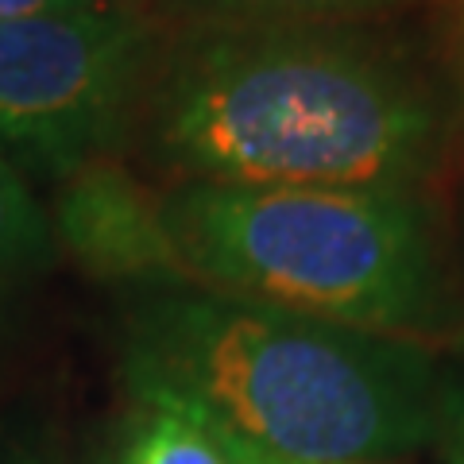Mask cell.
Segmentation results:
<instances>
[{
    "mask_svg": "<svg viewBox=\"0 0 464 464\" xmlns=\"http://www.w3.org/2000/svg\"><path fill=\"white\" fill-rule=\"evenodd\" d=\"M159 151L186 182L411 190L441 143L430 90L337 24L198 27L167 63Z\"/></svg>",
    "mask_w": 464,
    "mask_h": 464,
    "instance_id": "obj_1",
    "label": "cell"
},
{
    "mask_svg": "<svg viewBox=\"0 0 464 464\" xmlns=\"http://www.w3.org/2000/svg\"><path fill=\"white\" fill-rule=\"evenodd\" d=\"M438 375L418 341L186 283L155 286L124 325L132 399L186 402L290 464H375L426 445Z\"/></svg>",
    "mask_w": 464,
    "mask_h": 464,
    "instance_id": "obj_2",
    "label": "cell"
},
{
    "mask_svg": "<svg viewBox=\"0 0 464 464\" xmlns=\"http://www.w3.org/2000/svg\"><path fill=\"white\" fill-rule=\"evenodd\" d=\"M159 213L186 286L406 341L438 322V256L411 190L182 182Z\"/></svg>",
    "mask_w": 464,
    "mask_h": 464,
    "instance_id": "obj_3",
    "label": "cell"
},
{
    "mask_svg": "<svg viewBox=\"0 0 464 464\" xmlns=\"http://www.w3.org/2000/svg\"><path fill=\"white\" fill-rule=\"evenodd\" d=\"M151 32L128 12L0 24V143L58 174L90 163L132 101Z\"/></svg>",
    "mask_w": 464,
    "mask_h": 464,
    "instance_id": "obj_4",
    "label": "cell"
},
{
    "mask_svg": "<svg viewBox=\"0 0 464 464\" xmlns=\"http://www.w3.org/2000/svg\"><path fill=\"white\" fill-rule=\"evenodd\" d=\"M54 221L63 248L93 275L182 286L179 259L159 213V194L143 190L132 174L109 163H82L66 174Z\"/></svg>",
    "mask_w": 464,
    "mask_h": 464,
    "instance_id": "obj_5",
    "label": "cell"
},
{
    "mask_svg": "<svg viewBox=\"0 0 464 464\" xmlns=\"http://www.w3.org/2000/svg\"><path fill=\"white\" fill-rule=\"evenodd\" d=\"M116 464H240V445L194 406L143 395L124 422Z\"/></svg>",
    "mask_w": 464,
    "mask_h": 464,
    "instance_id": "obj_6",
    "label": "cell"
},
{
    "mask_svg": "<svg viewBox=\"0 0 464 464\" xmlns=\"http://www.w3.org/2000/svg\"><path fill=\"white\" fill-rule=\"evenodd\" d=\"M54 228L35 194L0 155V295L51 264Z\"/></svg>",
    "mask_w": 464,
    "mask_h": 464,
    "instance_id": "obj_7",
    "label": "cell"
},
{
    "mask_svg": "<svg viewBox=\"0 0 464 464\" xmlns=\"http://www.w3.org/2000/svg\"><path fill=\"white\" fill-rule=\"evenodd\" d=\"M194 27H248V24H341L391 8L399 0H163Z\"/></svg>",
    "mask_w": 464,
    "mask_h": 464,
    "instance_id": "obj_8",
    "label": "cell"
},
{
    "mask_svg": "<svg viewBox=\"0 0 464 464\" xmlns=\"http://www.w3.org/2000/svg\"><path fill=\"white\" fill-rule=\"evenodd\" d=\"M445 464H464V372H441L433 391L430 441Z\"/></svg>",
    "mask_w": 464,
    "mask_h": 464,
    "instance_id": "obj_9",
    "label": "cell"
},
{
    "mask_svg": "<svg viewBox=\"0 0 464 464\" xmlns=\"http://www.w3.org/2000/svg\"><path fill=\"white\" fill-rule=\"evenodd\" d=\"M90 0H0V24L8 20H35V16H63V12H85Z\"/></svg>",
    "mask_w": 464,
    "mask_h": 464,
    "instance_id": "obj_10",
    "label": "cell"
},
{
    "mask_svg": "<svg viewBox=\"0 0 464 464\" xmlns=\"http://www.w3.org/2000/svg\"><path fill=\"white\" fill-rule=\"evenodd\" d=\"M93 8H105V12H128V16H140L151 0H90Z\"/></svg>",
    "mask_w": 464,
    "mask_h": 464,
    "instance_id": "obj_11",
    "label": "cell"
},
{
    "mask_svg": "<svg viewBox=\"0 0 464 464\" xmlns=\"http://www.w3.org/2000/svg\"><path fill=\"white\" fill-rule=\"evenodd\" d=\"M237 445H240V464H290V460H275L267 453H259V449L244 445V441H237Z\"/></svg>",
    "mask_w": 464,
    "mask_h": 464,
    "instance_id": "obj_12",
    "label": "cell"
},
{
    "mask_svg": "<svg viewBox=\"0 0 464 464\" xmlns=\"http://www.w3.org/2000/svg\"><path fill=\"white\" fill-rule=\"evenodd\" d=\"M457 32H460V51H464V0H460V12H457Z\"/></svg>",
    "mask_w": 464,
    "mask_h": 464,
    "instance_id": "obj_13",
    "label": "cell"
},
{
    "mask_svg": "<svg viewBox=\"0 0 464 464\" xmlns=\"http://www.w3.org/2000/svg\"><path fill=\"white\" fill-rule=\"evenodd\" d=\"M20 464H32V460H20Z\"/></svg>",
    "mask_w": 464,
    "mask_h": 464,
    "instance_id": "obj_14",
    "label": "cell"
},
{
    "mask_svg": "<svg viewBox=\"0 0 464 464\" xmlns=\"http://www.w3.org/2000/svg\"><path fill=\"white\" fill-rule=\"evenodd\" d=\"M0 298H5V295H0Z\"/></svg>",
    "mask_w": 464,
    "mask_h": 464,
    "instance_id": "obj_15",
    "label": "cell"
},
{
    "mask_svg": "<svg viewBox=\"0 0 464 464\" xmlns=\"http://www.w3.org/2000/svg\"><path fill=\"white\" fill-rule=\"evenodd\" d=\"M460 344H464V341H460Z\"/></svg>",
    "mask_w": 464,
    "mask_h": 464,
    "instance_id": "obj_16",
    "label": "cell"
}]
</instances>
